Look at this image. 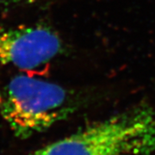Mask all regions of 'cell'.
<instances>
[{
  "mask_svg": "<svg viewBox=\"0 0 155 155\" xmlns=\"http://www.w3.org/2000/svg\"><path fill=\"white\" fill-rule=\"evenodd\" d=\"M155 151V114L138 107L97 122L30 155H147Z\"/></svg>",
  "mask_w": 155,
  "mask_h": 155,
  "instance_id": "obj_1",
  "label": "cell"
},
{
  "mask_svg": "<svg viewBox=\"0 0 155 155\" xmlns=\"http://www.w3.org/2000/svg\"><path fill=\"white\" fill-rule=\"evenodd\" d=\"M67 93L57 84L25 74L0 89V111L16 134L28 137L67 115Z\"/></svg>",
  "mask_w": 155,
  "mask_h": 155,
  "instance_id": "obj_2",
  "label": "cell"
},
{
  "mask_svg": "<svg viewBox=\"0 0 155 155\" xmlns=\"http://www.w3.org/2000/svg\"><path fill=\"white\" fill-rule=\"evenodd\" d=\"M60 36L41 25H19L0 32V67L30 71L48 64L61 51Z\"/></svg>",
  "mask_w": 155,
  "mask_h": 155,
  "instance_id": "obj_3",
  "label": "cell"
},
{
  "mask_svg": "<svg viewBox=\"0 0 155 155\" xmlns=\"http://www.w3.org/2000/svg\"><path fill=\"white\" fill-rule=\"evenodd\" d=\"M29 1L31 0H0V11L3 9L20 5V4H24Z\"/></svg>",
  "mask_w": 155,
  "mask_h": 155,
  "instance_id": "obj_4",
  "label": "cell"
}]
</instances>
